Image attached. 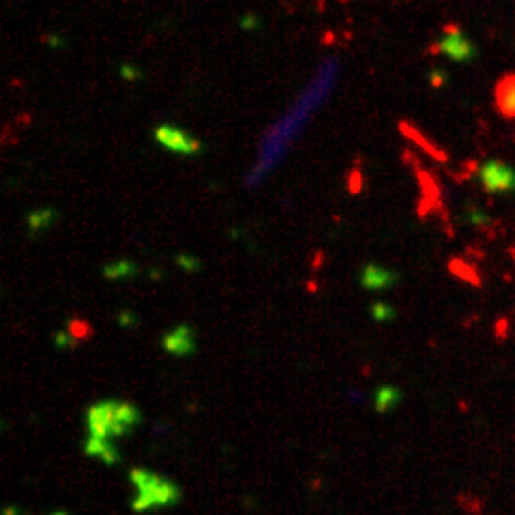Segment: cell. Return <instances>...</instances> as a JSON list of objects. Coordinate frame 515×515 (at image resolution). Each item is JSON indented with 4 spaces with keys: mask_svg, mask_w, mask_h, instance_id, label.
Returning <instances> with one entry per match:
<instances>
[{
    "mask_svg": "<svg viewBox=\"0 0 515 515\" xmlns=\"http://www.w3.org/2000/svg\"><path fill=\"white\" fill-rule=\"evenodd\" d=\"M120 76L125 78V80H129V82H135V80H140V69L138 67H133V65H122L120 67Z\"/></svg>",
    "mask_w": 515,
    "mask_h": 515,
    "instance_id": "cell-16",
    "label": "cell"
},
{
    "mask_svg": "<svg viewBox=\"0 0 515 515\" xmlns=\"http://www.w3.org/2000/svg\"><path fill=\"white\" fill-rule=\"evenodd\" d=\"M166 346L172 352H179V354L189 352L191 350V331H189V327H181L176 333L168 335L166 337Z\"/></svg>",
    "mask_w": 515,
    "mask_h": 515,
    "instance_id": "cell-9",
    "label": "cell"
},
{
    "mask_svg": "<svg viewBox=\"0 0 515 515\" xmlns=\"http://www.w3.org/2000/svg\"><path fill=\"white\" fill-rule=\"evenodd\" d=\"M241 26L243 28H258L260 26V20L256 15H245L243 20H241Z\"/></svg>",
    "mask_w": 515,
    "mask_h": 515,
    "instance_id": "cell-17",
    "label": "cell"
},
{
    "mask_svg": "<svg viewBox=\"0 0 515 515\" xmlns=\"http://www.w3.org/2000/svg\"><path fill=\"white\" fill-rule=\"evenodd\" d=\"M155 140L162 146H166L168 151L181 153V155H200L202 153V144L195 138H191L189 133H185L183 129L174 127V125H159L155 129Z\"/></svg>",
    "mask_w": 515,
    "mask_h": 515,
    "instance_id": "cell-1",
    "label": "cell"
},
{
    "mask_svg": "<svg viewBox=\"0 0 515 515\" xmlns=\"http://www.w3.org/2000/svg\"><path fill=\"white\" fill-rule=\"evenodd\" d=\"M449 271H451L455 277H459V279H464V281L472 283V286H481V277H479V273L472 269V266H470L468 262L451 260V262H449Z\"/></svg>",
    "mask_w": 515,
    "mask_h": 515,
    "instance_id": "cell-10",
    "label": "cell"
},
{
    "mask_svg": "<svg viewBox=\"0 0 515 515\" xmlns=\"http://www.w3.org/2000/svg\"><path fill=\"white\" fill-rule=\"evenodd\" d=\"M120 320H122V322H131V320H133V318H131L129 314H122V316H120Z\"/></svg>",
    "mask_w": 515,
    "mask_h": 515,
    "instance_id": "cell-20",
    "label": "cell"
},
{
    "mask_svg": "<svg viewBox=\"0 0 515 515\" xmlns=\"http://www.w3.org/2000/svg\"><path fill=\"white\" fill-rule=\"evenodd\" d=\"M397 281V273L378 264H367L361 273V286L365 290H386Z\"/></svg>",
    "mask_w": 515,
    "mask_h": 515,
    "instance_id": "cell-6",
    "label": "cell"
},
{
    "mask_svg": "<svg viewBox=\"0 0 515 515\" xmlns=\"http://www.w3.org/2000/svg\"><path fill=\"white\" fill-rule=\"evenodd\" d=\"M417 179H419V185H421V202H419V215L425 217L428 212H434V210H440L442 208V193H440V185L436 181V176L428 170L419 168L417 170Z\"/></svg>",
    "mask_w": 515,
    "mask_h": 515,
    "instance_id": "cell-4",
    "label": "cell"
},
{
    "mask_svg": "<svg viewBox=\"0 0 515 515\" xmlns=\"http://www.w3.org/2000/svg\"><path fill=\"white\" fill-rule=\"evenodd\" d=\"M138 273V266L129 260H120V262H114V264H108L103 269V275L105 279H122V277H131Z\"/></svg>",
    "mask_w": 515,
    "mask_h": 515,
    "instance_id": "cell-11",
    "label": "cell"
},
{
    "mask_svg": "<svg viewBox=\"0 0 515 515\" xmlns=\"http://www.w3.org/2000/svg\"><path fill=\"white\" fill-rule=\"evenodd\" d=\"M45 41H47L50 45H56V47H58V45H63V41H61L58 37H47Z\"/></svg>",
    "mask_w": 515,
    "mask_h": 515,
    "instance_id": "cell-19",
    "label": "cell"
},
{
    "mask_svg": "<svg viewBox=\"0 0 515 515\" xmlns=\"http://www.w3.org/2000/svg\"><path fill=\"white\" fill-rule=\"evenodd\" d=\"M179 266L181 269H185V271H189V273H195V271H200V262L195 260L193 256H179Z\"/></svg>",
    "mask_w": 515,
    "mask_h": 515,
    "instance_id": "cell-14",
    "label": "cell"
},
{
    "mask_svg": "<svg viewBox=\"0 0 515 515\" xmlns=\"http://www.w3.org/2000/svg\"><path fill=\"white\" fill-rule=\"evenodd\" d=\"M445 37H442V41L434 47V50H440L442 54H447L451 61L455 63H468L476 56V50L474 45L464 37V32H461L457 26L449 24L445 28Z\"/></svg>",
    "mask_w": 515,
    "mask_h": 515,
    "instance_id": "cell-2",
    "label": "cell"
},
{
    "mask_svg": "<svg viewBox=\"0 0 515 515\" xmlns=\"http://www.w3.org/2000/svg\"><path fill=\"white\" fill-rule=\"evenodd\" d=\"M479 179L487 191H515V170L496 159L479 170Z\"/></svg>",
    "mask_w": 515,
    "mask_h": 515,
    "instance_id": "cell-3",
    "label": "cell"
},
{
    "mask_svg": "<svg viewBox=\"0 0 515 515\" xmlns=\"http://www.w3.org/2000/svg\"><path fill=\"white\" fill-rule=\"evenodd\" d=\"M54 219H56V210H52V208H41V210L30 212V215H28V232H30V237L41 234L47 226H52V221H54Z\"/></svg>",
    "mask_w": 515,
    "mask_h": 515,
    "instance_id": "cell-8",
    "label": "cell"
},
{
    "mask_svg": "<svg viewBox=\"0 0 515 515\" xmlns=\"http://www.w3.org/2000/svg\"><path fill=\"white\" fill-rule=\"evenodd\" d=\"M496 108L507 118H515V74L505 76L498 84H496Z\"/></svg>",
    "mask_w": 515,
    "mask_h": 515,
    "instance_id": "cell-7",
    "label": "cell"
},
{
    "mask_svg": "<svg viewBox=\"0 0 515 515\" xmlns=\"http://www.w3.org/2000/svg\"><path fill=\"white\" fill-rule=\"evenodd\" d=\"M399 131H402L404 138H408V140L413 142V144H417L419 149H423L432 159H436V162H440V164H447L449 162V153L442 149V146H438L432 138L425 135L417 125H413L410 120H402L399 122Z\"/></svg>",
    "mask_w": 515,
    "mask_h": 515,
    "instance_id": "cell-5",
    "label": "cell"
},
{
    "mask_svg": "<svg viewBox=\"0 0 515 515\" xmlns=\"http://www.w3.org/2000/svg\"><path fill=\"white\" fill-rule=\"evenodd\" d=\"M430 78H432V84H434L436 88H440L442 84L447 82V74H442V71H438V69H436V71H432V76H430Z\"/></svg>",
    "mask_w": 515,
    "mask_h": 515,
    "instance_id": "cell-18",
    "label": "cell"
},
{
    "mask_svg": "<svg viewBox=\"0 0 515 515\" xmlns=\"http://www.w3.org/2000/svg\"><path fill=\"white\" fill-rule=\"evenodd\" d=\"M69 331L74 333V335H78V337L91 335V327H88L86 322H82V320H71V325H69Z\"/></svg>",
    "mask_w": 515,
    "mask_h": 515,
    "instance_id": "cell-15",
    "label": "cell"
},
{
    "mask_svg": "<svg viewBox=\"0 0 515 515\" xmlns=\"http://www.w3.org/2000/svg\"><path fill=\"white\" fill-rule=\"evenodd\" d=\"M348 189H350V193H361V189H363V174H361L357 168H354V170L350 172Z\"/></svg>",
    "mask_w": 515,
    "mask_h": 515,
    "instance_id": "cell-13",
    "label": "cell"
},
{
    "mask_svg": "<svg viewBox=\"0 0 515 515\" xmlns=\"http://www.w3.org/2000/svg\"><path fill=\"white\" fill-rule=\"evenodd\" d=\"M371 314H374L376 320H388V318L395 316V309L388 307V305H384V303H376L374 307H371Z\"/></svg>",
    "mask_w": 515,
    "mask_h": 515,
    "instance_id": "cell-12",
    "label": "cell"
}]
</instances>
